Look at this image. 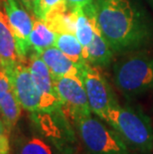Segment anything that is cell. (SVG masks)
Returning <instances> with one entry per match:
<instances>
[{
    "mask_svg": "<svg viewBox=\"0 0 153 154\" xmlns=\"http://www.w3.org/2000/svg\"><path fill=\"white\" fill-rule=\"evenodd\" d=\"M94 18L113 53L153 43V23L137 0H93Z\"/></svg>",
    "mask_w": 153,
    "mask_h": 154,
    "instance_id": "6da1fadb",
    "label": "cell"
},
{
    "mask_svg": "<svg viewBox=\"0 0 153 154\" xmlns=\"http://www.w3.org/2000/svg\"><path fill=\"white\" fill-rule=\"evenodd\" d=\"M105 121L131 149L142 154L153 152V124L140 109L118 103L109 109Z\"/></svg>",
    "mask_w": 153,
    "mask_h": 154,
    "instance_id": "7a4b0ae2",
    "label": "cell"
},
{
    "mask_svg": "<svg viewBox=\"0 0 153 154\" xmlns=\"http://www.w3.org/2000/svg\"><path fill=\"white\" fill-rule=\"evenodd\" d=\"M113 83L126 99H135L153 88V55L138 52L113 66Z\"/></svg>",
    "mask_w": 153,
    "mask_h": 154,
    "instance_id": "3957f363",
    "label": "cell"
},
{
    "mask_svg": "<svg viewBox=\"0 0 153 154\" xmlns=\"http://www.w3.org/2000/svg\"><path fill=\"white\" fill-rule=\"evenodd\" d=\"M100 120L90 116L76 122L87 154H133L124 140Z\"/></svg>",
    "mask_w": 153,
    "mask_h": 154,
    "instance_id": "277c9868",
    "label": "cell"
},
{
    "mask_svg": "<svg viewBox=\"0 0 153 154\" xmlns=\"http://www.w3.org/2000/svg\"><path fill=\"white\" fill-rule=\"evenodd\" d=\"M61 109L65 119L74 121L92 116L87 93L81 77L70 76L54 79Z\"/></svg>",
    "mask_w": 153,
    "mask_h": 154,
    "instance_id": "5b68a950",
    "label": "cell"
},
{
    "mask_svg": "<svg viewBox=\"0 0 153 154\" xmlns=\"http://www.w3.org/2000/svg\"><path fill=\"white\" fill-rule=\"evenodd\" d=\"M81 78L86 90L90 110L99 119L105 120L112 106L119 103L112 87L97 69L89 63L81 68Z\"/></svg>",
    "mask_w": 153,
    "mask_h": 154,
    "instance_id": "8992f818",
    "label": "cell"
},
{
    "mask_svg": "<svg viewBox=\"0 0 153 154\" xmlns=\"http://www.w3.org/2000/svg\"><path fill=\"white\" fill-rule=\"evenodd\" d=\"M3 69L11 82L13 90L22 109L34 116H38L40 112L41 97L31 76L26 58H20L15 64Z\"/></svg>",
    "mask_w": 153,
    "mask_h": 154,
    "instance_id": "52a82bcc",
    "label": "cell"
},
{
    "mask_svg": "<svg viewBox=\"0 0 153 154\" xmlns=\"http://www.w3.org/2000/svg\"><path fill=\"white\" fill-rule=\"evenodd\" d=\"M28 66L31 76L33 78L35 86L37 88L41 97L40 112L37 117L42 114L50 116L53 113H62L61 103L54 85V78L50 70L44 63L39 55L33 53L28 59Z\"/></svg>",
    "mask_w": 153,
    "mask_h": 154,
    "instance_id": "ba28073f",
    "label": "cell"
},
{
    "mask_svg": "<svg viewBox=\"0 0 153 154\" xmlns=\"http://www.w3.org/2000/svg\"><path fill=\"white\" fill-rule=\"evenodd\" d=\"M2 5L14 34L19 57L25 58L31 49L29 38L35 19L19 0H2Z\"/></svg>",
    "mask_w": 153,
    "mask_h": 154,
    "instance_id": "9c48e42d",
    "label": "cell"
},
{
    "mask_svg": "<svg viewBox=\"0 0 153 154\" xmlns=\"http://www.w3.org/2000/svg\"><path fill=\"white\" fill-rule=\"evenodd\" d=\"M22 106L13 90L5 70L0 65V114L9 132L14 128L21 116Z\"/></svg>",
    "mask_w": 153,
    "mask_h": 154,
    "instance_id": "30bf717a",
    "label": "cell"
},
{
    "mask_svg": "<svg viewBox=\"0 0 153 154\" xmlns=\"http://www.w3.org/2000/svg\"><path fill=\"white\" fill-rule=\"evenodd\" d=\"M50 70L54 79L62 77H81V68L65 55L57 47H52L37 53Z\"/></svg>",
    "mask_w": 153,
    "mask_h": 154,
    "instance_id": "8fae6325",
    "label": "cell"
},
{
    "mask_svg": "<svg viewBox=\"0 0 153 154\" xmlns=\"http://www.w3.org/2000/svg\"><path fill=\"white\" fill-rule=\"evenodd\" d=\"M20 57L17 52L16 40L9 24L7 15L0 3V65L5 68L15 64Z\"/></svg>",
    "mask_w": 153,
    "mask_h": 154,
    "instance_id": "7c38bea8",
    "label": "cell"
},
{
    "mask_svg": "<svg viewBox=\"0 0 153 154\" xmlns=\"http://www.w3.org/2000/svg\"><path fill=\"white\" fill-rule=\"evenodd\" d=\"M113 55V51L109 44L100 33L94 18V32L93 40L84 51V56L86 61L94 67L106 68L109 66Z\"/></svg>",
    "mask_w": 153,
    "mask_h": 154,
    "instance_id": "4fadbf2b",
    "label": "cell"
},
{
    "mask_svg": "<svg viewBox=\"0 0 153 154\" xmlns=\"http://www.w3.org/2000/svg\"><path fill=\"white\" fill-rule=\"evenodd\" d=\"M47 25L57 34H75L76 11H72L64 3V0L48 13L44 20Z\"/></svg>",
    "mask_w": 153,
    "mask_h": 154,
    "instance_id": "5bb4252c",
    "label": "cell"
},
{
    "mask_svg": "<svg viewBox=\"0 0 153 154\" xmlns=\"http://www.w3.org/2000/svg\"><path fill=\"white\" fill-rule=\"evenodd\" d=\"M57 33L52 30L47 23L41 19L35 18L34 26L30 34V46L34 49L36 53L46 50V49L55 46Z\"/></svg>",
    "mask_w": 153,
    "mask_h": 154,
    "instance_id": "9a60e30c",
    "label": "cell"
},
{
    "mask_svg": "<svg viewBox=\"0 0 153 154\" xmlns=\"http://www.w3.org/2000/svg\"><path fill=\"white\" fill-rule=\"evenodd\" d=\"M55 47L61 50L70 60L73 61L78 66L82 67L83 65L87 63L84 56L83 46L75 36V34H57Z\"/></svg>",
    "mask_w": 153,
    "mask_h": 154,
    "instance_id": "2e32d148",
    "label": "cell"
},
{
    "mask_svg": "<svg viewBox=\"0 0 153 154\" xmlns=\"http://www.w3.org/2000/svg\"><path fill=\"white\" fill-rule=\"evenodd\" d=\"M16 154H53L51 146L38 136L22 138L16 147Z\"/></svg>",
    "mask_w": 153,
    "mask_h": 154,
    "instance_id": "e0dca14e",
    "label": "cell"
},
{
    "mask_svg": "<svg viewBox=\"0 0 153 154\" xmlns=\"http://www.w3.org/2000/svg\"><path fill=\"white\" fill-rule=\"evenodd\" d=\"M62 1L63 0H37L33 7V14L35 18L45 20L48 13Z\"/></svg>",
    "mask_w": 153,
    "mask_h": 154,
    "instance_id": "ac0fdd59",
    "label": "cell"
},
{
    "mask_svg": "<svg viewBox=\"0 0 153 154\" xmlns=\"http://www.w3.org/2000/svg\"><path fill=\"white\" fill-rule=\"evenodd\" d=\"M10 153V142H9V130L4 122L0 119V154Z\"/></svg>",
    "mask_w": 153,
    "mask_h": 154,
    "instance_id": "d6986e66",
    "label": "cell"
},
{
    "mask_svg": "<svg viewBox=\"0 0 153 154\" xmlns=\"http://www.w3.org/2000/svg\"><path fill=\"white\" fill-rule=\"evenodd\" d=\"M93 0H64L66 6L72 11H77L92 4Z\"/></svg>",
    "mask_w": 153,
    "mask_h": 154,
    "instance_id": "ffe728a7",
    "label": "cell"
},
{
    "mask_svg": "<svg viewBox=\"0 0 153 154\" xmlns=\"http://www.w3.org/2000/svg\"><path fill=\"white\" fill-rule=\"evenodd\" d=\"M22 5L25 6V8L27 9L28 11L30 12H33V7H34V4L36 3L37 0H19Z\"/></svg>",
    "mask_w": 153,
    "mask_h": 154,
    "instance_id": "44dd1931",
    "label": "cell"
},
{
    "mask_svg": "<svg viewBox=\"0 0 153 154\" xmlns=\"http://www.w3.org/2000/svg\"><path fill=\"white\" fill-rule=\"evenodd\" d=\"M147 1H148L149 4L151 5V7H152V9H153V0H147Z\"/></svg>",
    "mask_w": 153,
    "mask_h": 154,
    "instance_id": "7402d4cb",
    "label": "cell"
},
{
    "mask_svg": "<svg viewBox=\"0 0 153 154\" xmlns=\"http://www.w3.org/2000/svg\"><path fill=\"white\" fill-rule=\"evenodd\" d=\"M0 119H1V114H0Z\"/></svg>",
    "mask_w": 153,
    "mask_h": 154,
    "instance_id": "603a6c76",
    "label": "cell"
}]
</instances>
